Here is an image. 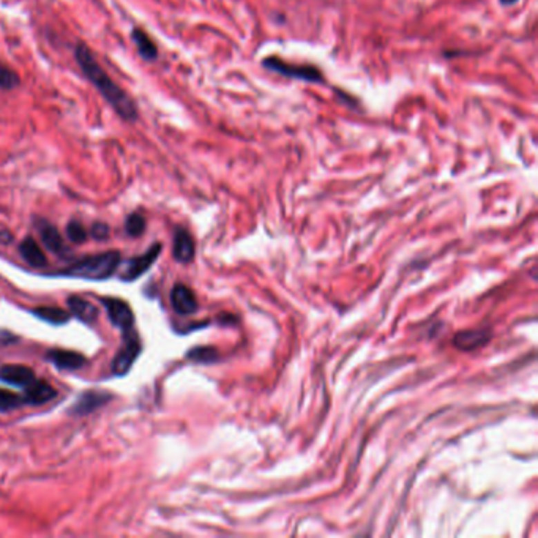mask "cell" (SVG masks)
Masks as SVG:
<instances>
[{
	"label": "cell",
	"mask_w": 538,
	"mask_h": 538,
	"mask_svg": "<svg viewBox=\"0 0 538 538\" xmlns=\"http://www.w3.org/2000/svg\"><path fill=\"white\" fill-rule=\"evenodd\" d=\"M46 357L54 366H57L59 369H65V371L81 369L82 366L87 363L84 356H81V354L73 351H57V349H55V351L48 352Z\"/></svg>",
	"instance_id": "8fae6325"
},
{
	"label": "cell",
	"mask_w": 538,
	"mask_h": 538,
	"mask_svg": "<svg viewBox=\"0 0 538 538\" xmlns=\"http://www.w3.org/2000/svg\"><path fill=\"white\" fill-rule=\"evenodd\" d=\"M68 308L71 314L76 316L84 324H93L98 319V309L95 305L81 297H70Z\"/></svg>",
	"instance_id": "5bb4252c"
},
{
	"label": "cell",
	"mask_w": 538,
	"mask_h": 538,
	"mask_svg": "<svg viewBox=\"0 0 538 538\" xmlns=\"http://www.w3.org/2000/svg\"><path fill=\"white\" fill-rule=\"evenodd\" d=\"M32 313L37 316L38 319L44 320V323L52 324V325H62L66 324L71 319L70 311H65L62 308L55 307H40L32 309Z\"/></svg>",
	"instance_id": "ac0fdd59"
},
{
	"label": "cell",
	"mask_w": 538,
	"mask_h": 538,
	"mask_svg": "<svg viewBox=\"0 0 538 538\" xmlns=\"http://www.w3.org/2000/svg\"><path fill=\"white\" fill-rule=\"evenodd\" d=\"M38 231H40L41 240L48 249H51L54 253L64 251V240L57 227L46 223V221H41V223H38Z\"/></svg>",
	"instance_id": "e0dca14e"
},
{
	"label": "cell",
	"mask_w": 538,
	"mask_h": 538,
	"mask_svg": "<svg viewBox=\"0 0 538 538\" xmlns=\"http://www.w3.org/2000/svg\"><path fill=\"white\" fill-rule=\"evenodd\" d=\"M131 38L133 41H135L136 48H137V52H140V55L142 59L146 60H155L158 57V49H157V44L153 43V40L151 37L147 35L146 32H144L142 29H135L131 32Z\"/></svg>",
	"instance_id": "2e32d148"
},
{
	"label": "cell",
	"mask_w": 538,
	"mask_h": 538,
	"mask_svg": "<svg viewBox=\"0 0 538 538\" xmlns=\"http://www.w3.org/2000/svg\"><path fill=\"white\" fill-rule=\"evenodd\" d=\"M140 354H141V343H140V338L136 335V332L133 329L126 330L124 346H122V349L117 352V356L114 357L113 365H111L113 373L117 376H124L128 373L133 363L136 362L137 357H140Z\"/></svg>",
	"instance_id": "277c9868"
},
{
	"label": "cell",
	"mask_w": 538,
	"mask_h": 538,
	"mask_svg": "<svg viewBox=\"0 0 538 538\" xmlns=\"http://www.w3.org/2000/svg\"><path fill=\"white\" fill-rule=\"evenodd\" d=\"M160 253H162V243H155L151 248H148L147 253H144L142 256H136L130 260V264L126 265V270L124 271V276L122 280L124 281H135L136 278H140L141 275L146 273V271L152 267L155 264V260L158 259Z\"/></svg>",
	"instance_id": "8992f818"
},
{
	"label": "cell",
	"mask_w": 538,
	"mask_h": 538,
	"mask_svg": "<svg viewBox=\"0 0 538 538\" xmlns=\"http://www.w3.org/2000/svg\"><path fill=\"white\" fill-rule=\"evenodd\" d=\"M90 234L93 238H97V240H103V238H106L109 234V227L104 223H95L92 226Z\"/></svg>",
	"instance_id": "cb8c5ba5"
},
{
	"label": "cell",
	"mask_w": 538,
	"mask_h": 538,
	"mask_svg": "<svg viewBox=\"0 0 538 538\" xmlns=\"http://www.w3.org/2000/svg\"><path fill=\"white\" fill-rule=\"evenodd\" d=\"M499 2H501L502 5H506V7H508V5H513V3H517L518 0H499Z\"/></svg>",
	"instance_id": "d4e9b609"
},
{
	"label": "cell",
	"mask_w": 538,
	"mask_h": 538,
	"mask_svg": "<svg viewBox=\"0 0 538 538\" xmlns=\"http://www.w3.org/2000/svg\"><path fill=\"white\" fill-rule=\"evenodd\" d=\"M19 253L22 259H24L29 265H32V267H44V265L48 264L43 249L32 237H26L24 240L21 242Z\"/></svg>",
	"instance_id": "9a60e30c"
},
{
	"label": "cell",
	"mask_w": 538,
	"mask_h": 538,
	"mask_svg": "<svg viewBox=\"0 0 538 538\" xmlns=\"http://www.w3.org/2000/svg\"><path fill=\"white\" fill-rule=\"evenodd\" d=\"M33 379H35V374H33V371L27 368V366L5 365L0 368V381L5 382V384L24 388L26 385H29Z\"/></svg>",
	"instance_id": "30bf717a"
},
{
	"label": "cell",
	"mask_w": 538,
	"mask_h": 538,
	"mask_svg": "<svg viewBox=\"0 0 538 538\" xmlns=\"http://www.w3.org/2000/svg\"><path fill=\"white\" fill-rule=\"evenodd\" d=\"M66 236L75 243H84L87 240V231L84 229V226L77 223V221L68 223V226H66Z\"/></svg>",
	"instance_id": "603a6c76"
},
{
	"label": "cell",
	"mask_w": 538,
	"mask_h": 538,
	"mask_svg": "<svg viewBox=\"0 0 538 538\" xmlns=\"http://www.w3.org/2000/svg\"><path fill=\"white\" fill-rule=\"evenodd\" d=\"M120 264V253L108 251L87 256L79 262L71 265L70 269L64 270V275L77 276V278L86 280H106L114 273Z\"/></svg>",
	"instance_id": "7a4b0ae2"
},
{
	"label": "cell",
	"mask_w": 538,
	"mask_h": 538,
	"mask_svg": "<svg viewBox=\"0 0 538 538\" xmlns=\"http://www.w3.org/2000/svg\"><path fill=\"white\" fill-rule=\"evenodd\" d=\"M111 399H113V395L109 392L104 390H88L84 392L82 395L77 398V401L70 407V414L71 415H87L92 414L93 410L99 409L104 404H108Z\"/></svg>",
	"instance_id": "52a82bcc"
},
{
	"label": "cell",
	"mask_w": 538,
	"mask_h": 538,
	"mask_svg": "<svg viewBox=\"0 0 538 538\" xmlns=\"http://www.w3.org/2000/svg\"><path fill=\"white\" fill-rule=\"evenodd\" d=\"M75 59L82 73L86 75L88 81L97 87V90L102 93L103 98L113 106L122 119L133 122L137 119V108L130 95L122 90L115 82L111 79V76L102 68V65L97 62L95 55L92 54L90 48L86 43L79 41L75 46Z\"/></svg>",
	"instance_id": "6da1fadb"
},
{
	"label": "cell",
	"mask_w": 538,
	"mask_h": 538,
	"mask_svg": "<svg viewBox=\"0 0 538 538\" xmlns=\"http://www.w3.org/2000/svg\"><path fill=\"white\" fill-rule=\"evenodd\" d=\"M24 390L26 395L22 396L24 398V404H30V406H41V404L49 403L57 395V392H55V388L51 384L37 379H33L29 385H26Z\"/></svg>",
	"instance_id": "ba28073f"
},
{
	"label": "cell",
	"mask_w": 538,
	"mask_h": 538,
	"mask_svg": "<svg viewBox=\"0 0 538 538\" xmlns=\"http://www.w3.org/2000/svg\"><path fill=\"white\" fill-rule=\"evenodd\" d=\"M171 303L175 313L179 314H193L198 309V300L191 289H188L183 285H175L173 292H171Z\"/></svg>",
	"instance_id": "9c48e42d"
},
{
	"label": "cell",
	"mask_w": 538,
	"mask_h": 538,
	"mask_svg": "<svg viewBox=\"0 0 538 538\" xmlns=\"http://www.w3.org/2000/svg\"><path fill=\"white\" fill-rule=\"evenodd\" d=\"M19 86V77L8 66L0 65V88L3 90H13Z\"/></svg>",
	"instance_id": "7402d4cb"
},
{
	"label": "cell",
	"mask_w": 538,
	"mask_h": 538,
	"mask_svg": "<svg viewBox=\"0 0 538 538\" xmlns=\"http://www.w3.org/2000/svg\"><path fill=\"white\" fill-rule=\"evenodd\" d=\"M186 357L199 363H212L218 358V352L213 347H194L186 354Z\"/></svg>",
	"instance_id": "ffe728a7"
},
{
	"label": "cell",
	"mask_w": 538,
	"mask_h": 538,
	"mask_svg": "<svg viewBox=\"0 0 538 538\" xmlns=\"http://www.w3.org/2000/svg\"><path fill=\"white\" fill-rule=\"evenodd\" d=\"M262 66L273 71V73L291 77V79L311 82V84H324L325 82L324 73L314 65H296L271 55V57H265L262 60Z\"/></svg>",
	"instance_id": "3957f363"
},
{
	"label": "cell",
	"mask_w": 538,
	"mask_h": 538,
	"mask_svg": "<svg viewBox=\"0 0 538 538\" xmlns=\"http://www.w3.org/2000/svg\"><path fill=\"white\" fill-rule=\"evenodd\" d=\"M24 404V398L16 395L15 392L0 388V412H8V410L18 409Z\"/></svg>",
	"instance_id": "d6986e66"
},
{
	"label": "cell",
	"mask_w": 538,
	"mask_h": 538,
	"mask_svg": "<svg viewBox=\"0 0 538 538\" xmlns=\"http://www.w3.org/2000/svg\"><path fill=\"white\" fill-rule=\"evenodd\" d=\"M125 229L131 237L141 236L142 232L146 231V218H144L141 213H131L128 218H126Z\"/></svg>",
	"instance_id": "44dd1931"
},
{
	"label": "cell",
	"mask_w": 538,
	"mask_h": 538,
	"mask_svg": "<svg viewBox=\"0 0 538 538\" xmlns=\"http://www.w3.org/2000/svg\"><path fill=\"white\" fill-rule=\"evenodd\" d=\"M173 253L175 260H179V262L183 264L191 262L194 258V242L190 236V232L183 229V227H179V229L175 231Z\"/></svg>",
	"instance_id": "7c38bea8"
},
{
	"label": "cell",
	"mask_w": 538,
	"mask_h": 538,
	"mask_svg": "<svg viewBox=\"0 0 538 538\" xmlns=\"http://www.w3.org/2000/svg\"><path fill=\"white\" fill-rule=\"evenodd\" d=\"M488 340H490V335L486 330H464L458 332L453 343L461 351H474V349L485 346Z\"/></svg>",
	"instance_id": "4fadbf2b"
},
{
	"label": "cell",
	"mask_w": 538,
	"mask_h": 538,
	"mask_svg": "<svg viewBox=\"0 0 538 538\" xmlns=\"http://www.w3.org/2000/svg\"><path fill=\"white\" fill-rule=\"evenodd\" d=\"M102 303L106 308L111 323L115 327H119L124 332L133 329L135 314H133L128 303L120 300V298H102Z\"/></svg>",
	"instance_id": "5b68a950"
}]
</instances>
